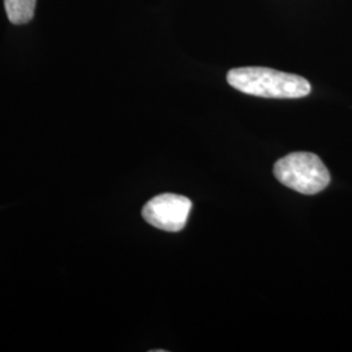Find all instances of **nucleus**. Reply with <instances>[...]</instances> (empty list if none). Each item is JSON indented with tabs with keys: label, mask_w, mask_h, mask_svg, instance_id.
<instances>
[{
	"label": "nucleus",
	"mask_w": 352,
	"mask_h": 352,
	"mask_svg": "<svg viewBox=\"0 0 352 352\" xmlns=\"http://www.w3.org/2000/svg\"><path fill=\"white\" fill-rule=\"evenodd\" d=\"M274 175L279 183L302 195H316L330 183L327 166L320 157L307 151L291 153L278 160Z\"/></svg>",
	"instance_id": "f03ea898"
},
{
	"label": "nucleus",
	"mask_w": 352,
	"mask_h": 352,
	"mask_svg": "<svg viewBox=\"0 0 352 352\" xmlns=\"http://www.w3.org/2000/svg\"><path fill=\"white\" fill-rule=\"evenodd\" d=\"M190 209L192 201L188 197L164 193L145 204L142 208V218L158 230L179 232L187 225Z\"/></svg>",
	"instance_id": "7ed1b4c3"
},
{
	"label": "nucleus",
	"mask_w": 352,
	"mask_h": 352,
	"mask_svg": "<svg viewBox=\"0 0 352 352\" xmlns=\"http://www.w3.org/2000/svg\"><path fill=\"white\" fill-rule=\"evenodd\" d=\"M227 82L244 94L263 98L292 100L311 93V84L302 76L265 67H241L227 74Z\"/></svg>",
	"instance_id": "f257e3e1"
},
{
	"label": "nucleus",
	"mask_w": 352,
	"mask_h": 352,
	"mask_svg": "<svg viewBox=\"0 0 352 352\" xmlns=\"http://www.w3.org/2000/svg\"><path fill=\"white\" fill-rule=\"evenodd\" d=\"M37 0H4L8 20L14 25H23L32 21Z\"/></svg>",
	"instance_id": "20e7f679"
}]
</instances>
